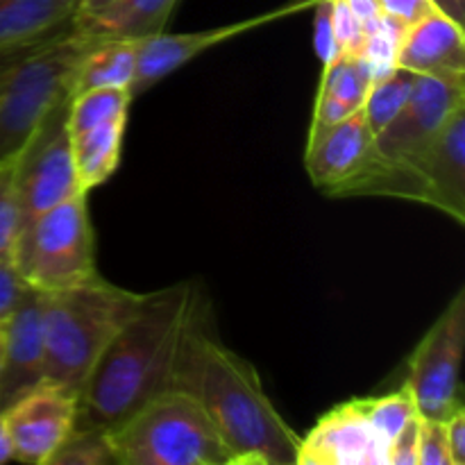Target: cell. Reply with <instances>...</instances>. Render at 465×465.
I'll use <instances>...</instances> for the list:
<instances>
[{"mask_svg": "<svg viewBox=\"0 0 465 465\" xmlns=\"http://www.w3.org/2000/svg\"><path fill=\"white\" fill-rule=\"evenodd\" d=\"M173 389L191 395L225 440L234 465H295L300 436L268 398L257 368L216 334L203 291L182 327Z\"/></svg>", "mask_w": 465, "mask_h": 465, "instance_id": "1", "label": "cell"}, {"mask_svg": "<svg viewBox=\"0 0 465 465\" xmlns=\"http://www.w3.org/2000/svg\"><path fill=\"white\" fill-rule=\"evenodd\" d=\"M195 291L193 282H177L141 293L80 389L75 425L109 431L173 389L177 345Z\"/></svg>", "mask_w": 465, "mask_h": 465, "instance_id": "2", "label": "cell"}, {"mask_svg": "<svg viewBox=\"0 0 465 465\" xmlns=\"http://www.w3.org/2000/svg\"><path fill=\"white\" fill-rule=\"evenodd\" d=\"M94 45L73 23L45 39L0 50V163L14 162L39 123L73 98L77 68Z\"/></svg>", "mask_w": 465, "mask_h": 465, "instance_id": "3", "label": "cell"}, {"mask_svg": "<svg viewBox=\"0 0 465 465\" xmlns=\"http://www.w3.org/2000/svg\"><path fill=\"white\" fill-rule=\"evenodd\" d=\"M139 300L141 293L121 289L100 272L71 289L44 293L45 381L80 395L94 363Z\"/></svg>", "mask_w": 465, "mask_h": 465, "instance_id": "4", "label": "cell"}, {"mask_svg": "<svg viewBox=\"0 0 465 465\" xmlns=\"http://www.w3.org/2000/svg\"><path fill=\"white\" fill-rule=\"evenodd\" d=\"M118 465H234L212 418L171 389L109 430Z\"/></svg>", "mask_w": 465, "mask_h": 465, "instance_id": "5", "label": "cell"}, {"mask_svg": "<svg viewBox=\"0 0 465 465\" xmlns=\"http://www.w3.org/2000/svg\"><path fill=\"white\" fill-rule=\"evenodd\" d=\"M23 284L41 293L71 289L98 275L89 193L27 218L12 259Z\"/></svg>", "mask_w": 465, "mask_h": 465, "instance_id": "6", "label": "cell"}, {"mask_svg": "<svg viewBox=\"0 0 465 465\" xmlns=\"http://www.w3.org/2000/svg\"><path fill=\"white\" fill-rule=\"evenodd\" d=\"M465 350V286L454 293L434 325L409 357L404 386L416 402L418 416L445 420L461 407V361Z\"/></svg>", "mask_w": 465, "mask_h": 465, "instance_id": "7", "label": "cell"}, {"mask_svg": "<svg viewBox=\"0 0 465 465\" xmlns=\"http://www.w3.org/2000/svg\"><path fill=\"white\" fill-rule=\"evenodd\" d=\"M68 104L71 98L59 103L39 123L21 153L14 159L18 195H21L23 223L75 193L80 189L73 159L71 132H68Z\"/></svg>", "mask_w": 465, "mask_h": 465, "instance_id": "8", "label": "cell"}, {"mask_svg": "<svg viewBox=\"0 0 465 465\" xmlns=\"http://www.w3.org/2000/svg\"><path fill=\"white\" fill-rule=\"evenodd\" d=\"M316 3L318 0H291V3L282 5V7L268 9V12L243 18V21L227 23V25L207 27V30L198 32H177V35H168L163 30L159 35L148 36V39L136 41V71L130 86L132 98L153 89L154 84L166 80L171 73L180 71L191 59L200 57L207 50L216 48V45L225 44V41L236 39V36L245 35V32L262 30V27L271 25V23L284 21V18L304 12V9H313Z\"/></svg>", "mask_w": 465, "mask_h": 465, "instance_id": "9", "label": "cell"}, {"mask_svg": "<svg viewBox=\"0 0 465 465\" xmlns=\"http://www.w3.org/2000/svg\"><path fill=\"white\" fill-rule=\"evenodd\" d=\"M461 104H465V75H418L398 116L375 134L372 145L377 159L409 162L420 154Z\"/></svg>", "mask_w": 465, "mask_h": 465, "instance_id": "10", "label": "cell"}, {"mask_svg": "<svg viewBox=\"0 0 465 465\" xmlns=\"http://www.w3.org/2000/svg\"><path fill=\"white\" fill-rule=\"evenodd\" d=\"M75 391L44 381L5 409L14 461L48 465L77 420Z\"/></svg>", "mask_w": 465, "mask_h": 465, "instance_id": "11", "label": "cell"}, {"mask_svg": "<svg viewBox=\"0 0 465 465\" xmlns=\"http://www.w3.org/2000/svg\"><path fill=\"white\" fill-rule=\"evenodd\" d=\"M295 465H389V440L372 425L366 398L339 404L300 436Z\"/></svg>", "mask_w": 465, "mask_h": 465, "instance_id": "12", "label": "cell"}, {"mask_svg": "<svg viewBox=\"0 0 465 465\" xmlns=\"http://www.w3.org/2000/svg\"><path fill=\"white\" fill-rule=\"evenodd\" d=\"M418 173L427 207L465 223V104L454 109L431 143L409 159Z\"/></svg>", "mask_w": 465, "mask_h": 465, "instance_id": "13", "label": "cell"}, {"mask_svg": "<svg viewBox=\"0 0 465 465\" xmlns=\"http://www.w3.org/2000/svg\"><path fill=\"white\" fill-rule=\"evenodd\" d=\"M375 134L368 127L363 112H354L331 125L322 134L307 141L304 168L321 193L336 198L348 182H352L375 159Z\"/></svg>", "mask_w": 465, "mask_h": 465, "instance_id": "14", "label": "cell"}, {"mask_svg": "<svg viewBox=\"0 0 465 465\" xmlns=\"http://www.w3.org/2000/svg\"><path fill=\"white\" fill-rule=\"evenodd\" d=\"M45 381L44 293L27 286L21 302L7 316V348L0 372V409Z\"/></svg>", "mask_w": 465, "mask_h": 465, "instance_id": "15", "label": "cell"}, {"mask_svg": "<svg viewBox=\"0 0 465 465\" xmlns=\"http://www.w3.org/2000/svg\"><path fill=\"white\" fill-rule=\"evenodd\" d=\"M398 66L416 75H465L463 25L440 9L402 35Z\"/></svg>", "mask_w": 465, "mask_h": 465, "instance_id": "16", "label": "cell"}, {"mask_svg": "<svg viewBox=\"0 0 465 465\" xmlns=\"http://www.w3.org/2000/svg\"><path fill=\"white\" fill-rule=\"evenodd\" d=\"M175 5L177 0H112L91 16H75V27L95 44L141 41L166 30Z\"/></svg>", "mask_w": 465, "mask_h": 465, "instance_id": "17", "label": "cell"}, {"mask_svg": "<svg viewBox=\"0 0 465 465\" xmlns=\"http://www.w3.org/2000/svg\"><path fill=\"white\" fill-rule=\"evenodd\" d=\"M80 0H5L0 3V50L30 44L75 23Z\"/></svg>", "mask_w": 465, "mask_h": 465, "instance_id": "18", "label": "cell"}, {"mask_svg": "<svg viewBox=\"0 0 465 465\" xmlns=\"http://www.w3.org/2000/svg\"><path fill=\"white\" fill-rule=\"evenodd\" d=\"M125 125L127 118H114V121L71 132L77 182L84 193L104 184L116 173L121 163Z\"/></svg>", "mask_w": 465, "mask_h": 465, "instance_id": "19", "label": "cell"}, {"mask_svg": "<svg viewBox=\"0 0 465 465\" xmlns=\"http://www.w3.org/2000/svg\"><path fill=\"white\" fill-rule=\"evenodd\" d=\"M136 71V41H100L82 59L73 95L89 89H127Z\"/></svg>", "mask_w": 465, "mask_h": 465, "instance_id": "20", "label": "cell"}, {"mask_svg": "<svg viewBox=\"0 0 465 465\" xmlns=\"http://www.w3.org/2000/svg\"><path fill=\"white\" fill-rule=\"evenodd\" d=\"M372 82H375V75L359 54H341L339 59L322 66L318 95L334 98L345 104L350 112H359Z\"/></svg>", "mask_w": 465, "mask_h": 465, "instance_id": "21", "label": "cell"}, {"mask_svg": "<svg viewBox=\"0 0 465 465\" xmlns=\"http://www.w3.org/2000/svg\"><path fill=\"white\" fill-rule=\"evenodd\" d=\"M416 77H418L416 73L395 66L393 71L386 73V75H381L380 80L372 82L371 91H368L361 107L363 118H366L372 134L384 130V127L398 116V112L404 107L409 95H411L413 84H416Z\"/></svg>", "mask_w": 465, "mask_h": 465, "instance_id": "22", "label": "cell"}, {"mask_svg": "<svg viewBox=\"0 0 465 465\" xmlns=\"http://www.w3.org/2000/svg\"><path fill=\"white\" fill-rule=\"evenodd\" d=\"M48 465H118L107 430L75 425Z\"/></svg>", "mask_w": 465, "mask_h": 465, "instance_id": "23", "label": "cell"}, {"mask_svg": "<svg viewBox=\"0 0 465 465\" xmlns=\"http://www.w3.org/2000/svg\"><path fill=\"white\" fill-rule=\"evenodd\" d=\"M23 227V207L18 195L14 162L0 163V259L12 262Z\"/></svg>", "mask_w": 465, "mask_h": 465, "instance_id": "24", "label": "cell"}, {"mask_svg": "<svg viewBox=\"0 0 465 465\" xmlns=\"http://www.w3.org/2000/svg\"><path fill=\"white\" fill-rule=\"evenodd\" d=\"M418 465H452L443 420L422 418L418 422Z\"/></svg>", "mask_w": 465, "mask_h": 465, "instance_id": "25", "label": "cell"}, {"mask_svg": "<svg viewBox=\"0 0 465 465\" xmlns=\"http://www.w3.org/2000/svg\"><path fill=\"white\" fill-rule=\"evenodd\" d=\"M330 12H331V25H334L336 41L341 45L343 54H359L366 41V30L354 16L352 9L348 7L345 0H330Z\"/></svg>", "mask_w": 465, "mask_h": 465, "instance_id": "26", "label": "cell"}, {"mask_svg": "<svg viewBox=\"0 0 465 465\" xmlns=\"http://www.w3.org/2000/svg\"><path fill=\"white\" fill-rule=\"evenodd\" d=\"M313 12H316V16H313V48H316L322 66H327L343 54L339 41H336L334 25H331L330 0H318Z\"/></svg>", "mask_w": 465, "mask_h": 465, "instance_id": "27", "label": "cell"}, {"mask_svg": "<svg viewBox=\"0 0 465 465\" xmlns=\"http://www.w3.org/2000/svg\"><path fill=\"white\" fill-rule=\"evenodd\" d=\"M377 5L381 16L404 32L439 9L434 0H377Z\"/></svg>", "mask_w": 465, "mask_h": 465, "instance_id": "28", "label": "cell"}, {"mask_svg": "<svg viewBox=\"0 0 465 465\" xmlns=\"http://www.w3.org/2000/svg\"><path fill=\"white\" fill-rule=\"evenodd\" d=\"M418 422L413 416L389 445V465H418Z\"/></svg>", "mask_w": 465, "mask_h": 465, "instance_id": "29", "label": "cell"}, {"mask_svg": "<svg viewBox=\"0 0 465 465\" xmlns=\"http://www.w3.org/2000/svg\"><path fill=\"white\" fill-rule=\"evenodd\" d=\"M25 289L14 263L0 259V318H7L16 309Z\"/></svg>", "mask_w": 465, "mask_h": 465, "instance_id": "30", "label": "cell"}, {"mask_svg": "<svg viewBox=\"0 0 465 465\" xmlns=\"http://www.w3.org/2000/svg\"><path fill=\"white\" fill-rule=\"evenodd\" d=\"M445 439H448V450L452 465H465V407L454 409L443 420Z\"/></svg>", "mask_w": 465, "mask_h": 465, "instance_id": "31", "label": "cell"}, {"mask_svg": "<svg viewBox=\"0 0 465 465\" xmlns=\"http://www.w3.org/2000/svg\"><path fill=\"white\" fill-rule=\"evenodd\" d=\"M345 3L352 9L354 16L359 18L366 35H372V32L380 30L381 23H384V16H381L377 0H345Z\"/></svg>", "mask_w": 465, "mask_h": 465, "instance_id": "32", "label": "cell"}, {"mask_svg": "<svg viewBox=\"0 0 465 465\" xmlns=\"http://www.w3.org/2000/svg\"><path fill=\"white\" fill-rule=\"evenodd\" d=\"M436 7L443 14H448L450 18L459 21L463 25L465 21V0H434Z\"/></svg>", "mask_w": 465, "mask_h": 465, "instance_id": "33", "label": "cell"}, {"mask_svg": "<svg viewBox=\"0 0 465 465\" xmlns=\"http://www.w3.org/2000/svg\"><path fill=\"white\" fill-rule=\"evenodd\" d=\"M14 461V454H12V440H9L7 434V427H5V413L0 409V465Z\"/></svg>", "mask_w": 465, "mask_h": 465, "instance_id": "34", "label": "cell"}, {"mask_svg": "<svg viewBox=\"0 0 465 465\" xmlns=\"http://www.w3.org/2000/svg\"><path fill=\"white\" fill-rule=\"evenodd\" d=\"M112 0H80V9H77V18L91 16V14L100 12L104 5H109Z\"/></svg>", "mask_w": 465, "mask_h": 465, "instance_id": "35", "label": "cell"}, {"mask_svg": "<svg viewBox=\"0 0 465 465\" xmlns=\"http://www.w3.org/2000/svg\"><path fill=\"white\" fill-rule=\"evenodd\" d=\"M5 348H7V318H0V372L5 366Z\"/></svg>", "mask_w": 465, "mask_h": 465, "instance_id": "36", "label": "cell"}, {"mask_svg": "<svg viewBox=\"0 0 465 465\" xmlns=\"http://www.w3.org/2000/svg\"><path fill=\"white\" fill-rule=\"evenodd\" d=\"M0 3H5V0H0Z\"/></svg>", "mask_w": 465, "mask_h": 465, "instance_id": "37", "label": "cell"}]
</instances>
